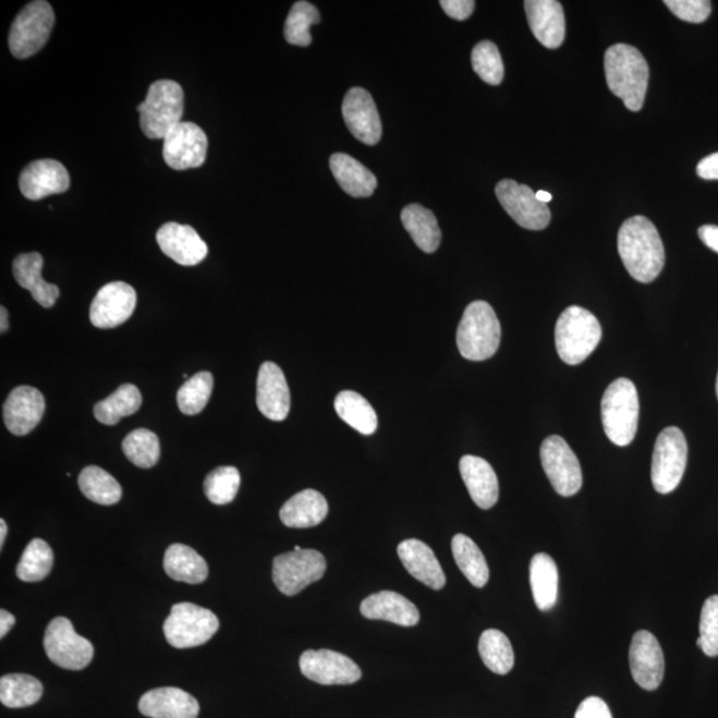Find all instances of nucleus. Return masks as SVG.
Masks as SVG:
<instances>
[{"instance_id":"obj_1","label":"nucleus","mask_w":718,"mask_h":718,"mask_svg":"<svg viewBox=\"0 0 718 718\" xmlns=\"http://www.w3.org/2000/svg\"><path fill=\"white\" fill-rule=\"evenodd\" d=\"M621 261L638 282L649 283L660 276L666 264V251L659 232L644 216L631 217L621 226L618 236Z\"/></svg>"},{"instance_id":"obj_2","label":"nucleus","mask_w":718,"mask_h":718,"mask_svg":"<svg viewBox=\"0 0 718 718\" xmlns=\"http://www.w3.org/2000/svg\"><path fill=\"white\" fill-rule=\"evenodd\" d=\"M606 80L613 95L632 112H638L647 95L649 68L637 48L629 45L609 47L605 56Z\"/></svg>"},{"instance_id":"obj_3","label":"nucleus","mask_w":718,"mask_h":718,"mask_svg":"<svg viewBox=\"0 0 718 718\" xmlns=\"http://www.w3.org/2000/svg\"><path fill=\"white\" fill-rule=\"evenodd\" d=\"M500 323L492 306L485 301H474L463 313L457 330V345L463 358L486 361L498 352Z\"/></svg>"},{"instance_id":"obj_4","label":"nucleus","mask_w":718,"mask_h":718,"mask_svg":"<svg viewBox=\"0 0 718 718\" xmlns=\"http://www.w3.org/2000/svg\"><path fill=\"white\" fill-rule=\"evenodd\" d=\"M601 326L593 313L570 306L561 313L555 328L558 354L567 365H579L595 352L601 340Z\"/></svg>"},{"instance_id":"obj_5","label":"nucleus","mask_w":718,"mask_h":718,"mask_svg":"<svg viewBox=\"0 0 718 718\" xmlns=\"http://www.w3.org/2000/svg\"><path fill=\"white\" fill-rule=\"evenodd\" d=\"M638 394L635 384L619 378L608 386L601 400L603 427L612 443L624 448L633 442L638 427Z\"/></svg>"},{"instance_id":"obj_6","label":"nucleus","mask_w":718,"mask_h":718,"mask_svg":"<svg viewBox=\"0 0 718 718\" xmlns=\"http://www.w3.org/2000/svg\"><path fill=\"white\" fill-rule=\"evenodd\" d=\"M143 134L166 138L181 123L184 114V90L173 81H158L149 87L147 98L137 107Z\"/></svg>"},{"instance_id":"obj_7","label":"nucleus","mask_w":718,"mask_h":718,"mask_svg":"<svg viewBox=\"0 0 718 718\" xmlns=\"http://www.w3.org/2000/svg\"><path fill=\"white\" fill-rule=\"evenodd\" d=\"M219 629L220 621L209 609L192 603H179L166 620L165 635L173 648L186 649L208 643Z\"/></svg>"},{"instance_id":"obj_8","label":"nucleus","mask_w":718,"mask_h":718,"mask_svg":"<svg viewBox=\"0 0 718 718\" xmlns=\"http://www.w3.org/2000/svg\"><path fill=\"white\" fill-rule=\"evenodd\" d=\"M56 14L44 0L28 3L12 23L9 46L12 56L27 59L44 48L50 38Z\"/></svg>"},{"instance_id":"obj_9","label":"nucleus","mask_w":718,"mask_h":718,"mask_svg":"<svg viewBox=\"0 0 718 718\" xmlns=\"http://www.w3.org/2000/svg\"><path fill=\"white\" fill-rule=\"evenodd\" d=\"M687 462V443L679 427H667L656 439L652 457V483L659 494L676 490L683 479Z\"/></svg>"},{"instance_id":"obj_10","label":"nucleus","mask_w":718,"mask_h":718,"mask_svg":"<svg viewBox=\"0 0 718 718\" xmlns=\"http://www.w3.org/2000/svg\"><path fill=\"white\" fill-rule=\"evenodd\" d=\"M48 659L69 671H82L94 659V645L74 630L68 618H56L48 624L45 635Z\"/></svg>"},{"instance_id":"obj_11","label":"nucleus","mask_w":718,"mask_h":718,"mask_svg":"<svg viewBox=\"0 0 718 718\" xmlns=\"http://www.w3.org/2000/svg\"><path fill=\"white\" fill-rule=\"evenodd\" d=\"M326 559L316 550L291 551L279 555L273 560V582L280 593L295 596L323 579Z\"/></svg>"},{"instance_id":"obj_12","label":"nucleus","mask_w":718,"mask_h":718,"mask_svg":"<svg viewBox=\"0 0 718 718\" xmlns=\"http://www.w3.org/2000/svg\"><path fill=\"white\" fill-rule=\"evenodd\" d=\"M540 461L548 480L561 497H573L581 491L583 485L581 463L563 438L551 436L543 440Z\"/></svg>"},{"instance_id":"obj_13","label":"nucleus","mask_w":718,"mask_h":718,"mask_svg":"<svg viewBox=\"0 0 718 718\" xmlns=\"http://www.w3.org/2000/svg\"><path fill=\"white\" fill-rule=\"evenodd\" d=\"M495 193L518 226L530 231H543L550 224V208L536 198L530 186L518 184L514 180H502L495 186Z\"/></svg>"},{"instance_id":"obj_14","label":"nucleus","mask_w":718,"mask_h":718,"mask_svg":"<svg viewBox=\"0 0 718 718\" xmlns=\"http://www.w3.org/2000/svg\"><path fill=\"white\" fill-rule=\"evenodd\" d=\"M208 154V137L195 123L181 122L165 138L162 158L177 171L200 168Z\"/></svg>"},{"instance_id":"obj_15","label":"nucleus","mask_w":718,"mask_h":718,"mask_svg":"<svg viewBox=\"0 0 718 718\" xmlns=\"http://www.w3.org/2000/svg\"><path fill=\"white\" fill-rule=\"evenodd\" d=\"M301 673L323 685L357 683L362 672L350 657L329 649L305 650L300 659Z\"/></svg>"},{"instance_id":"obj_16","label":"nucleus","mask_w":718,"mask_h":718,"mask_svg":"<svg viewBox=\"0 0 718 718\" xmlns=\"http://www.w3.org/2000/svg\"><path fill=\"white\" fill-rule=\"evenodd\" d=\"M136 301L135 289L129 283L122 281L107 283L90 304V324L99 329L118 328L134 315Z\"/></svg>"},{"instance_id":"obj_17","label":"nucleus","mask_w":718,"mask_h":718,"mask_svg":"<svg viewBox=\"0 0 718 718\" xmlns=\"http://www.w3.org/2000/svg\"><path fill=\"white\" fill-rule=\"evenodd\" d=\"M343 120L353 136L367 146H376L382 137V123L376 102L366 89L348 90L342 102Z\"/></svg>"},{"instance_id":"obj_18","label":"nucleus","mask_w":718,"mask_h":718,"mask_svg":"<svg viewBox=\"0 0 718 718\" xmlns=\"http://www.w3.org/2000/svg\"><path fill=\"white\" fill-rule=\"evenodd\" d=\"M630 666L633 680L645 691H656L661 685L666 661L657 638L648 631H638L632 638Z\"/></svg>"},{"instance_id":"obj_19","label":"nucleus","mask_w":718,"mask_h":718,"mask_svg":"<svg viewBox=\"0 0 718 718\" xmlns=\"http://www.w3.org/2000/svg\"><path fill=\"white\" fill-rule=\"evenodd\" d=\"M46 412L44 394L32 386H20L11 391L3 406L5 427L14 436L23 437L40 424Z\"/></svg>"},{"instance_id":"obj_20","label":"nucleus","mask_w":718,"mask_h":718,"mask_svg":"<svg viewBox=\"0 0 718 718\" xmlns=\"http://www.w3.org/2000/svg\"><path fill=\"white\" fill-rule=\"evenodd\" d=\"M71 179L62 162L51 159L36 160L23 169L20 178L22 195L28 200L59 195L70 188Z\"/></svg>"},{"instance_id":"obj_21","label":"nucleus","mask_w":718,"mask_h":718,"mask_svg":"<svg viewBox=\"0 0 718 718\" xmlns=\"http://www.w3.org/2000/svg\"><path fill=\"white\" fill-rule=\"evenodd\" d=\"M156 240L166 256L184 267H195L208 256V245L190 226L167 222L159 229Z\"/></svg>"},{"instance_id":"obj_22","label":"nucleus","mask_w":718,"mask_h":718,"mask_svg":"<svg viewBox=\"0 0 718 718\" xmlns=\"http://www.w3.org/2000/svg\"><path fill=\"white\" fill-rule=\"evenodd\" d=\"M257 406L268 419L281 422L291 412V391L279 365L265 362L257 377Z\"/></svg>"},{"instance_id":"obj_23","label":"nucleus","mask_w":718,"mask_h":718,"mask_svg":"<svg viewBox=\"0 0 718 718\" xmlns=\"http://www.w3.org/2000/svg\"><path fill=\"white\" fill-rule=\"evenodd\" d=\"M531 32L539 44L557 50L565 39L563 5L558 0H527L524 2Z\"/></svg>"},{"instance_id":"obj_24","label":"nucleus","mask_w":718,"mask_h":718,"mask_svg":"<svg viewBox=\"0 0 718 718\" xmlns=\"http://www.w3.org/2000/svg\"><path fill=\"white\" fill-rule=\"evenodd\" d=\"M141 714L150 718H197L200 705L188 692L179 687H158L138 702Z\"/></svg>"},{"instance_id":"obj_25","label":"nucleus","mask_w":718,"mask_h":718,"mask_svg":"<svg viewBox=\"0 0 718 718\" xmlns=\"http://www.w3.org/2000/svg\"><path fill=\"white\" fill-rule=\"evenodd\" d=\"M398 557L404 569L416 581L436 591L445 587L446 575L442 567H440L436 553L426 543L416 539L404 540L398 546Z\"/></svg>"},{"instance_id":"obj_26","label":"nucleus","mask_w":718,"mask_h":718,"mask_svg":"<svg viewBox=\"0 0 718 718\" xmlns=\"http://www.w3.org/2000/svg\"><path fill=\"white\" fill-rule=\"evenodd\" d=\"M460 470L470 497L482 510H490L499 499V482L491 464L483 458L464 455Z\"/></svg>"},{"instance_id":"obj_27","label":"nucleus","mask_w":718,"mask_h":718,"mask_svg":"<svg viewBox=\"0 0 718 718\" xmlns=\"http://www.w3.org/2000/svg\"><path fill=\"white\" fill-rule=\"evenodd\" d=\"M360 611L366 619L386 620L401 626H414L421 619L418 608L412 601L391 591L366 597Z\"/></svg>"},{"instance_id":"obj_28","label":"nucleus","mask_w":718,"mask_h":718,"mask_svg":"<svg viewBox=\"0 0 718 718\" xmlns=\"http://www.w3.org/2000/svg\"><path fill=\"white\" fill-rule=\"evenodd\" d=\"M44 263V257L38 252L23 253L14 259L12 271L16 282L32 292L36 303L50 309L56 305L60 291L57 285L45 281L41 277Z\"/></svg>"},{"instance_id":"obj_29","label":"nucleus","mask_w":718,"mask_h":718,"mask_svg":"<svg viewBox=\"0 0 718 718\" xmlns=\"http://www.w3.org/2000/svg\"><path fill=\"white\" fill-rule=\"evenodd\" d=\"M329 514V506L321 492L304 490L295 494L282 506L281 522L289 528H312L321 524Z\"/></svg>"},{"instance_id":"obj_30","label":"nucleus","mask_w":718,"mask_h":718,"mask_svg":"<svg viewBox=\"0 0 718 718\" xmlns=\"http://www.w3.org/2000/svg\"><path fill=\"white\" fill-rule=\"evenodd\" d=\"M330 169L341 188L352 197H370L378 181L374 173L346 154L331 155Z\"/></svg>"},{"instance_id":"obj_31","label":"nucleus","mask_w":718,"mask_h":718,"mask_svg":"<svg viewBox=\"0 0 718 718\" xmlns=\"http://www.w3.org/2000/svg\"><path fill=\"white\" fill-rule=\"evenodd\" d=\"M165 570L173 581L186 584H202L209 575L208 563L202 555L180 543L168 547Z\"/></svg>"},{"instance_id":"obj_32","label":"nucleus","mask_w":718,"mask_h":718,"mask_svg":"<svg viewBox=\"0 0 718 718\" xmlns=\"http://www.w3.org/2000/svg\"><path fill=\"white\" fill-rule=\"evenodd\" d=\"M530 583L536 607L550 611L558 600L559 572L550 555L536 553L530 564Z\"/></svg>"},{"instance_id":"obj_33","label":"nucleus","mask_w":718,"mask_h":718,"mask_svg":"<svg viewBox=\"0 0 718 718\" xmlns=\"http://www.w3.org/2000/svg\"><path fill=\"white\" fill-rule=\"evenodd\" d=\"M401 219L404 229L421 251L437 252L440 241H442V232H440L438 221L431 210L419 204L407 205L402 210Z\"/></svg>"},{"instance_id":"obj_34","label":"nucleus","mask_w":718,"mask_h":718,"mask_svg":"<svg viewBox=\"0 0 718 718\" xmlns=\"http://www.w3.org/2000/svg\"><path fill=\"white\" fill-rule=\"evenodd\" d=\"M340 418L362 436H372L378 427V416L372 404L352 390L341 391L334 401Z\"/></svg>"},{"instance_id":"obj_35","label":"nucleus","mask_w":718,"mask_h":718,"mask_svg":"<svg viewBox=\"0 0 718 718\" xmlns=\"http://www.w3.org/2000/svg\"><path fill=\"white\" fill-rule=\"evenodd\" d=\"M451 550L457 565L460 567L467 581L476 588L485 587L490 579V570H488L485 555L482 553L475 541L466 535L458 534L452 538Z\"/></svg>"},{"instance_id":"obj_36","label":"nucleus","mask_w":718,"mask_h":718,"mask_svg":"<svg viewBox=\"0 0 718 718\" xmlns=\"http://www.w3.org/2000/svg\"><path fill=\"white\" fill-rule=\"evenodd\" d=\"M142 402L141 390L136 386L131 384L120 386L112 395L95 404V418L102 425H118L124 416L135 414L141 409Z\"/></svg>"},{"instance_id":"obj_37","label":"nucleus","mask_w":718,"mask_h":718,"mask_svg":"<svg viewBox=\"0 0 718 718\" xmlns=\"http://www.w3.org/2000/svg\"><path fill=\"white\" fill-rule=\"evenodd\" d=\"M44 696V685L29 674H5L0 679V702L4 707L27 708Z\"/></svg>"},{"instance_id":"obj_38","label":"nucleus","mask_w":718,"mask_h":718,"mask_svg":"<svg viewBox=\"0 0 718 718\" xmlns=\"http://www.w3.org/2000/svg\"><path fill=\"white\" fill-rule=\"evenodd\" d=\"M81 491L90 502L101 506L117 504L122 499L123 490L119 482L98 466H88L80 475Z\"/></svg>"},{"instance_id":"obj_39","label":"nucleus","mask_w":718,"mask_h":718,"mask_svg":"<svg viewBox=\"0 0 718 718\" xmlns=\"http://www.w3.org/2000/svg\"><path fill=\"white\" fill-rule=\"evenodd\" d=\"M479 655L485 666L497 674H507L514 668V649L509 637L498 630H487L479 638Z\"/></svg>"},{"instance_id":"obj_40","label":"nucleus","mask_w":718,"mask_h":718,"mask_svg":"<svg viewBox=\"0 0 718 718\" xmlns=\"http://www.w3.org/2000/svg\"><path fill=\"white\" fill-rule=\"evenodd\" d=\"M53 565L52 548L41 539H34L24 550L20 564L16 567V576L22 582L38 583L50 575Z\"/></svg>"},{"instance_id":"obj_41","label":"nucleus","mask_w":718,"mask_h":718,"mask_svg":"<svg viewBox=\"0 0 718 718\" xmlns=\"http://www.w3.org/2000/svg\"><path fill=\"white\" fill-rule=\"evenodd\" d=\"M122 449L129 461L141 468H153L160 460V442L155 433L137 428L125 437Z\"/></svg>"},{"instance_id":"obj_42","label":"nucleus","mask_w":718,"mask_h":718,"mask_svg":"<svg viewBox=\"0 0 718 718\" xmlns=\"http://www.w3.org/2000/svg\"><path fill=\"white\" fill-rule=\"evenodd\" d=\"M321 21L316 5L305 0L294 3L287 17L283 35L289 45L307 47L312 45L311 27Z\"/></svg>"},{"instance_id":"obj_43","label":"nucleus","mask_w":718,"mask_h":718,"mask_svg":"<svg viewBox=\"0 0 718 718\" xmlns=\"http://www.w3.org/2000/svg\"><path fill=\"white\" fill-rule=\"evenodd\" d=\"M214 390V376L209 372L197 373L181 386L178 393L180 412L185 415L200 414Z\"/></svg>"},{"instance_id":"obj_44","label":"nucleus","mask_w":718,"mask_h":718,"mask_svg":"<svg viewBox=\"0 0 718 718\" xmlns=\"http://www.w3.org/2000/svg\"><path fill=\"white\" fill-rule=\"evenodd\" d=\"M241 485V475L236 467L222 466L209 473L204 482V492L209 502L224 506L233 502Z\"/></svg>"},{"instance_id":"obj_45","label":"nucleus","mask_w":718,"mask_h":718,"mask_svg":"<svg viewBox=\"0 0 718 718\" xmlns=\"http://www.w3.org/2000/svg\"><path fill=\"white\" fill-rule=\"evenodd\" d=\"M473 69L483 82L499 86L504 77V65L498 47L490 40H483L474 47L472 53Z\"/></svg>"},{"instance_id":"obj_46","label":"nucleus","mask_w":718,"mask_h":718,"mask_svg":"<svg viewBox=\"0 0 718 718\" xmlns=\"http://www.w3.org/2000/svg\"><path fill=\"white\" fill-rule=\"evenodd\" d=\"M697 645L705 655L718 656V595L708 597L704 603Z\"/></svg>"},{"instance_id":"obj_47","label":"nucleus","mask_w":718,"mask_h":718,"mask_svg":"<svg viewBox=\"0 0 718 718\" xmlns=\"http://www.w3.org/2000/svg\"><path fill=\"white\" fill-rule=\"evenodd\" d=\"M664 3L679 20L687 23H703L711 12L709 0H666Z\"/></svg>"},{"instance_id":"obj_48","label":"nucleus","mask_w":718,"mask_h":718,"mask_svg":"<svg viewBox=\"0 0 718 718\" xmlns=\"http://www.w3.org/2000/svg\"><path fill=\"white\" fill-rule=\"evenodd\" d=\"M575 718H613L606 702L599 697L585 698L577 708Z\"/></svg>"},{"instance_id":"obj_49","label":"nucleus","mask_w":718,"mask_h":718,"mask_svg":"<svg viewBox=\"0 0 718 718\" xmlns=\"http://www.w3.org/2000/svg\"><path fill=\"white\" fill-rule=\"evenodd\" d=\"M440 8L443 9L452 20L466 21L475 10L474 0H442Z\"/></svg>"},{"instance_id":"obj_50","label":"nucleus","mask_w":718,"mask_h":718,"mask_svg":"<svg viewBox=\"0 0 718 718\" xmlns=\"http://www.w3.org/2000/svg\"><path fill=\"white\" fill-rule=\"evenodd\" d=\"M697 174L704 180H718V153L698 162Z\"/></svg>"},{"instance_id":"obj_51","label":"nucleus","mask_w":718,"mask_h":718,"mask_svg":"<svg viewBox=\"0 0 718 718\" xmlns=\"http://www.w3.org/2000/svg\"><path fill=\"white\" fill-rule=\"evenodd\" d=\"M698 238L709 250L718 253V227L703 226L698 229Z\"/></svg>"},{"instance_id":"obj_52","label":"nucleus","mask_w":718,"mask_h":718,"mask_svg":"<svg viewBox=\"0 0 718 718\" xmlns=\"http://www.w3.org/2000/svg\"><path fill=\"white\" fill-rule=\"evenodd\" d=\"M15 623L16 619L14 614L2 609V611H0V638L5 637Z\"/></svg>"},{"instance_id":"obj_53","label":"nucleus","mask_w":718,"mask_h":718,"mask_svg":"<svg viewBox=\"0 0 718 718\" xmlns=\"http://www.w3.org/2000/svg\"><path fill=\"white\" fill-rule=\"evenodd\" d=\"M9 330V313L5 307H0V333L4 334Z\"/></svg>"},{"instance_id":"obj_54","label":"nucleus","mask_w":718,"mask_h":718,"mask_svg":"<svg viewBox=\"0 0 718 718\" xmlns=\"http://www.w3.org/2000/svg\"><path fill=\"white\" fill-rule=\"evenodd\" d=\"M5 536H8V524L3 519H0V547L3 548Z\"/></svg>"},{"instance_id":"obj_55","label":"nucleus","mask_w":718,"mask_h":718,"mask_svg":"<svg viewBox=\"0 0 718 718\" xmlns=\"http://www.w3.org/2000/svg\"><path fill=\"white\" fill-rule=\"evenodd\" d=\"M536 198L543 204H548L552 200V195L546 191H539L536 192Z\"/></svg>"},{"instance_id":"obj_56","label":"nucleus","mask_w":718,"mask_h":718,"mask_svg":"<svg viewBox=\"0 0 718 718\" xmlns=\"http://www.w3.org/2000/svg\"><path fill=\"white\" fill-rule=\"evenodd\" d=\"M301 550H303V548H301L300 546L294 547V551H301Z\"/></svg>"},{"instance_id":"obj_57","label":"nucleus","mask_w":718,"mask_h":718,"mask_svg":"<svg viewBox=\"0 0 718 718\" xmlns=\"http://www.w3.org/2000/svg\"><path fill=\"white\" fill-rule=\"evenodd\" d=\"M716 394H717V398H718V376H717V382H716Z\"/></svg>"}]
</instances>
